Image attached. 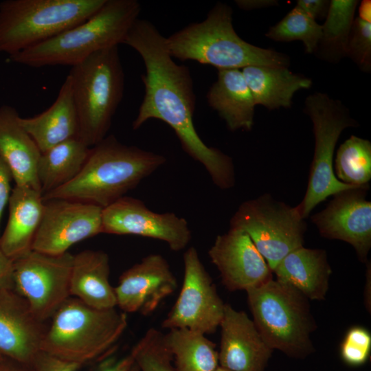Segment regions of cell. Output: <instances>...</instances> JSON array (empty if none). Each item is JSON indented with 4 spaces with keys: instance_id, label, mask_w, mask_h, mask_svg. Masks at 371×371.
I'll return each instance as SVG.
<instances>
[{
    "instance_id": "obj_1",
    "label": "cell",
    "mask_w": 371,
    "mask_h": 371,
    "mask_svg": "<svg viewBox=\"0 0 371 371\" xmlns=\"http://www.w3.org/2000/svg\"><path fill=\"white\" fill-rule=\"evenodd\" d=\"M123 44L137 51L145 66L141 76L145 93L133 129H138L150 119L163 121L172 128L183 150L203 166L216 186L223 190L232 188L235 183L232 158L206 145L194 127L196 95L189 68L175 62L165 37L146 19L135 21Z\"/></svg>"
},
{
    "instance_id": "obj_26",
    "label": "cell",
    "mask_w": 371,
    "mask_h": 371,
    "mask_svg": "<svg viewBox=\"0 0 371 371\" xmlns=\"http://www.w3.org/2000/svg\"><path fill=\"white\" fill-rule=\"evenodd\" d=\"M256 105L269 110L289 108L294 93L311 87V79L294 74L287 67L251 65L241 69Z\"/></svg>"
},
{
    "instance_id": "obj_32",
    "label": "cell",
    "mask_w": 371,
    "mask_h": 371,
    "mask_svg": "<svg viewBox=\"0 0 371 371\" xmlns=\"http://www.w3.org/2000/svg\"><path fill=\"white\" fill-rule=\"evenodd\" d=\"M131 352L139 371H177L164 334L154 328L146 331Z\"/></svg>"
},
{
    "instance_id": "obj_3",
    "label": "cell",
    "mask_w": 371,
    "mask_h": 371,
    "mask_svg": "<svg viewBox=\"0 0 371 371\" xmlns=\"http://www.w3.org/2000/svg\"><path fill=\"white\" fill-rule=\"evenodd\" d=\"M165 44L173 58L194 60L218 70L251 65L288 67L290 63L286 54L242 39L234 29L232 8L223 3H217L203 21L165 37Z\"/></svg>"
},
{
    "instance_id": "obj_14",
    "label": "cell",
    "mask_w": 371,
    "mask_h": 371,
    "mask_svg": "<svg viewBox=\"0 0 371 371\" xmlns=\"http://www.w3.org/2000/svg\"><path fill=\"white\" fill-rule=\"evenodd\" d=\"M102 233L160 240L174 251L184 249L192 238L185 218L172 212L156 213L142 201L126 196L102 209Z\"/></svg>"
},
{
    "instance_id": "obj_9",
    "label": "cell",
    "mask_w": 371,
    "mask_h": 371,
    "mask_svg": "<svg viewBox=\"0 0 371 371\" xmlns=\"http://www.w3.org/2000/svg\"><path fill=\"white\" fill-rule=\"evenodd\" d=\"M305 111L313 123L315 149L306 191L297 205L304 218L329 196L361 187L342 183L334 172L333 157L339 137L346 128L357 126L348 109L326 93L316 92L306 98Z\"/></svg>"
},
{
    "instance_id": "obj_30",
    "label": "cell",
    "mask_w": 371,
    "mask_h": 371,
    "mask_svg": "<svg viewBox=\"0 0 371 371\" xmlns=\"http://www.w3.org/2000/svg\"><path fill=\"white\" fill-rule=\"evenodd\" d=\"M334 172L346 184L366 186L371 179V143L351 135L338 148Z\"/></svg>"
},
{
    "instance_id": "obj_28",
    "label": "cell",
    "mask_w": 371,
    "mask_h": 371,
    "mask_svg": "<svg viewBox=\"0 0 371 371\" xmlns=\"http://www.w3.org/2000/svg\"><path fill=\"white\" fill-rule=\"evenodd\" d=\"M164 334L177 371H214L219 366L215 344L205 335L186 328Z\"/></svg>"
},
{
    "instance_id": "obj_18",
    "label": "cell",
    "mask_w": 371,
    "mask_h": 371,
    "mask_svg": "<svg viewBox=\"0 0 371 371\" xmlns=\"http://www.w3.org/2000/svg\"><path fill=\"white\" fill-rule=\"evenodd\" d=\"M14 289L0 291V355L30 366L47 330Z\"/></svg>"
},
{
    "instance_id": "obj_16",
    "label": "cell",
    "mask_w": 371,
    "mask_h": 371,
    "mask_svg": "<svg viewBox=\"0 0 371 371\" xmlns=\"http://www.w3.org/2000/svg\"><path fill=\"white\" fill-rule=\"evenodd\" d=\"M177 280L166 259L152 254L124 271L114 287L117 306L125 313L148 315L174 293Z\"/></svg>"
},
{
    "instance_id": "obj_40",
    "label": "cell",
    "mask_w": 371,
    "mask_h": 371,
    "mask_svg": "<svg viewBox=\"0 0 371 371\" xmlns=\"http://www.w3.org/2000/svg\"><path fill=\"white\" fill-rule=\"evenodd\" d=\"M235 2L240 9L245 10L267 8L278 3L275 0H236Z\"/></svg>"
},
{
    "instance_id": "obj_41",
    "label": "cell",
    "mask_w": 371,
    "mask_h": 371,
    "mask_svg": "<svg viewBox=\"0 0 371 371\" xmlns=\"http://www.w3.org/2000/svg\"><path fill=\"white\" fill-rule=\"evenodd\" d=\"M10 361L11 363H9L8 359L5 358L0 363V371H32L28 366Z\"/></svg>"
},
{
    "instance_id": "obj_37",
    "label": "cell",
    "mask_w": 371,
    "mask_h": 371,
    "mask_svg": "<svg viewBox=\"0 0 371 371\" xmlns=\"http://www.w3.org/2000/svg\"><path fill=\"white\" fill-rule=\"evenodd\" d=\"M12 179H13L10 169L0 159V226L4 209L8 204L12 192L10 186Z\"/></svg>"
},
{
    "instance_id": "obj_38",
    "label": "cell",
    "mask_w": 371,
    "mask_h": 371,
    "mask_svg": "<svg viewBox=\"0 0 371 371\" xmlns=\"http://www.w3.org/2000/svg\"><path fill=\"white\" fill-rule=\"evenodd\" d=\"M14 289V260L0 248V291Z\"/></svg>"
},
{
    "instance_id": "obj_20",
    "label": "cell",
    "mask_w": 371,
    "mask_h": 371,
    "mask_svg": "<svg viewBox=\"0 0 371 371\" xmlns=\"http://www.w3.org/2000/svg\"><path fill=\"white\" fill-rule=\"evenodd\" d=\"M9 216L0 235V248L15 260L31 251L44 209L41 192L27 186H15L8 201Z\"/></svg>"
},
{
    "instance_id": "obj_8",
    "label": "cell",
    "mask_w": 371,
    "mask_h": 371,
    "mask_svg": "<svg viewBox=\"0 0 371 371\" xmlns=\"http://www.w3.org/2000/svg\"><path fill=\"white\" fill-rule=\"evenodd\" d=\"M106 0H6L0 2V52L38 45L94 14Z\"/></svg>"
},
{
    "instance_id": "obj_7",
    "label": "cell",
    "mask_w": 371,
    "mask_h": 371,
    "mask_svg": "<svg viewBox=\"0 0 371 371\" xmlns=\"http://www.w3.org/2000/svg\"><path fill=\"white\" fill-rule=\"evenodd\" d=\"M246 292L253 322L271 349L295 358L312 352L310 334L314 324L307 298L272 278Z\"/></svg>"
},
{
    "instance_id": "obj_13",
    "label": "cell",
    "mask_w": 371,
    "mask_h": 371,
    "mask_svg": "<svg viewBox=\"0 0 371 371\" xmlns=\"http://www.w3.org/2000/svg\"><path fill=\"white\" fill-rule=\"evenodd\" d=\"M101 207L77 201H44L43 217L32 249L60 255L74 244L102 233Z\"/></svg>"
},
{
    "instance_id": "obj_27",
    "label": "cell",
    "mask_w": 371,
    "mask_h": 371,
    "mask_svg": "<svg viewBox=\"0 0 371 371\" xmlns=\"http://www.w3.org/2000/svg\"><path fill=\"white\" fill-rule=\"evenodd\" d=\"M89 151V147L74 137L41 153L37 177L42 194L74 179L85 165Z\"/></svg>"
},
{
    "instance_id": "obj_2",
    "label": "cell",
    "mask_w": 371,
    "mask_h": 371,
    "mask_svg": "<svg viewBox=\"0 0 371 371\" xmlns=\"http://www.w3.org/2000/svg\"><path fill=\"white\" fill-rule=\"evenodd\" d=\"M166 161L164 155L123 144L113 135L106 136L90 148L85 165L74 179L44 194L43 199H69L104 208Z\"/></svg>"
},
{
    "instance_id": "obj_6",
    "label": "cell",
    "mask_w": 371,
    "mask_h": 371,
    "mask_svg": "<svg viewBox=\"0 0 371 371\" xmlns=\"http://www.w3.org/2000/svg\"><path fill=\"white\" fill-rule=\"evenodd\" d=\"M41 350L85 365L108 351L125 331L127 315L69 297L51 318Z\"/></svg>"
},
{
    "instance_id": "obj_31",
    "label": "cell",
    "mask_w": 371,
    "mask_h": 371,
    "mask_svg": "<svg viewBox=\"0 0 371 371\" xmlns=\"http://www.w3.org/2000/svg\"><path fill=\"white\" fill-rule=\"evenodd\" d=\"M265 35L277 42L301 41L306 52L313 54L321 39L322 25L295 6Z\"/></svg>"
},
{
    "instance_id": "obj_34",
    "label": "cell",
    "mask_w": 371,
    "mask_h": 371,
    "mask_svg": "<svg viewBox=\"0 0 371 371\" xmlns=\"http://www.w3.org/2000/svg\"><path fill=\"white\" fill-rule=\"evenodd\" d=\"M370 348L371 335L369 331L363 327H353L347 332L341 343V357L350 366H361L368 361Z\"/></svg>"
},
{
    "instance_id": "obj_23",
    "label": "cell",
    "mask_w": 371,
    "mask_h": 371,
    "mask_svg": "<svg viewBox=\"0 0 371 371\" xmlns=\"http://www.w3.org/2000/svg\"><path fill=\"white\" fill-rule=\"evenodd\" d=\"M109 274V258L105 252L86 249L74 255L71 296L95 308H115L116 297Z\"/></svg>"
},
{
    "instance_id": "obj_21",
    "label": "cell",
    "mask_w": 371,
    "mask_h": 371,
    "mask_svg": "<svg viewBox=\"0 0 371 371\" xmlns=\"http://www.w3.org/2000/svg\"><path fill=\"white\" fill-rule=\"evenodd\" d=\"M16 110L0 106V159L10 169L15 186H30L41 192L37 177L41 151L20 124Z\"/></svg>"
},
{
    "instance_id": "obj_44",
    "label": "cell",
    "mask_w": 371,
    "mask_h": 371,
    "mask_svg": "<svg viewBox=\"0 0 371 371\" xmlns=\"http://www.w3.org/2000/svg\"><path fill=\"white\" fill-rule=\"evenodd\" d=\"M5 358L0 355V363Z\"/></svg>"
},
{
    "instance_id": "obj_10",
    "label": "cell",
    "mask_w": 371,
    "mask_h": 371,
    "mask_svg": "<svg viewBox=\"0 0 371 371\" xmlns=\"http://www.w3.org/2000/svg\"><path fill=\"white\" fill-rule=\"evenodd\" d=\"M230 227L249 235L273 271L286 255L303 246L306 224L297 206L265 194L243 202L232 217Z\"/></svg>"
},
{
    "instance_id": "obj_4",
    "label": "cell",
    "mask_w": 371,
    "mask_h": 371,
    "mask_svg": "<svg viewBox=\"0 0 371 371\" xmlns=\"http://www.w3.org/2000/svg\"><path fill=\"white\" fill-rule=\"evenodd\" d=\"M140 11L136 0H106L82 23L10 55L9 59L32 67L75 66L97 52L123 43Z\"/></svg>"
},
{
    "instance_id": "obj_24",
    "label": "cell",
    "mask_w": 371,
    "mask_h": 371,
    "mask_svg": "<svg viewBox=\"0 0 371 371\" xmlns=\"http://www.w3.org/2000/svg\"><path fill=\"white\" fill-rule=\"evenodd\" d=\"M206 98L230 131L251 130L256 104L241 69L218 70Z\"/></svg>"
},
{
    "instance_id": "obj_19",
    "label": "cell",
    "mask_w": 371,
    "mask_h": 371,
    "mask_svg": "<svg viewBox=\"0 0 371 371\" xmlns=\"http://www.w3.org/2000/svg\"><path fill=\"white\" fill-rule=\"evenodd\" d=\"M220 326V366L230 371L265 370L273 349L245 312L225 304Z\"/></svg>"
},
{
    "instance_id": "obj_43",
    "label": "cell",
    "mask_w": 371,
    "mask_h": 371,
    "mask_svg": "<svg viewBox=\"0 0 371 371\" xmlns=\"http://www.w3.org/2000/svg\"><path fill=\"white\" fill-rule=\"evenodd\" d=\"M214 371H230L225 368L218 366Z\"/></svg>"
},
{
    "instance_id": "obj_22",
    "label": "cell",
    "mask_w": 371,
    "mask_h": 371,
    "mask_svg": "<svg viewBox=\"0 0 371 371\" xmlns=\"http://www.w3.org/2000/svg\"><path fill=\"white\" fill-rule=\"evenodd\" d=\"M19 121L41 153L78 137V118L69 76H67L56 99L49 108L32 117L20 116Z\"/></svg>"
},
{
    "instance_id": "obj_12",
    "label": "cell",
    "mask_w": 371,
    "mask_h": 371,
    "mask_svg": "<svg viewBox=\"0 0 371 371\" xmlns=\"http://www.w3.org/2000/svg\"><path fill=\"white\" fill-rule=\"evenodd\" d=\"M184 273L179 296L163 321L169 330L186 328L203 335L214 333L223 317L225 304L194 247L183 254Z\"/></svg>"
},
{
    "instance_id": "obj_5",
    "label": "cell",
    "mask_w": 371,
    "mask_h": 371,
    "mask_svg": "<svg viewBox=\"0 0 371 371\" xmlns=\"http://www.w3.org/2000/svg\"><path fill=\"white\" fill-rule=\"evenodd\" d=\"M79 138L91 148L105 137L122 100L124 73L118 46L97 52L71 67Z\"/></svg>"
},
{
    "instance_id": "obj_39",
    "label": "cell",
    "mask_w": 371,
    "mask_h": 371,
    "mask_svg": "<svg viewBox=\"0 0 371 371\" xmlns=\"http://www.w3.org/2000/svg\"><path fill=\"white\" fill-rule=\"evenodd\" d=\"M97 371H139L132 352L120 360L106 365Z\"/></svg>"
},
{
    "instance_id": "obj_17",
    "label": "cell",
    "mask_w": 371,
    "mask_h": 371,
    "mask_svg": "<svg viewBox=\"0 0 371 371\" xmlns=\"http://www.w3.org/2000/svg\"><path fill=\"white\" fill-rule=\"evenodd\" d=\"M208 255L231 291H247L272 278L266 260L242 229L230 227L227 233L218 235Z\"/></svg>"
},
{
    "instance_id": "obj_11",
    "label": "cell",
    "mask_w": 371,
    "mask_h": 371,
    "mask_svg": "<svg viewBox=\"0 0 371 371\" xmlns=\"http://www.w3.org/2000/svg\"><path fill=\"white\" fill-rule=\"evenodd\" d=\"M74 255L32 250L14 260V290L41 321L51 319L69 297Z\"/></svg>"
},
{
    "instance_id": "obj_29",
    "label": "cell",
    "mask_w": 371,
    "mask_h": 371,
    "mask_svg": "<svg viewBox=\"0 0 371 371\" xmlns=\"http://www.w3.org/2000/svg\"><path fill=\"white\" fill-rule=\"evenodd\" d=\"M359 3L357 0H331L322 25V36L315 53L325 60L339 62L346 56V46Z\"/></svg>"
},
{
    "instance_id": "obj_33",
    "label": "cell",
    "mask_w": 371,
    "mask_h": 371,
    "mask_svg": "<svg viewBox=\"0 0 371 371\" xmlns=\"http://www.w3.org/2000/svg\"><path fill=\"white\" fill-rule=\"evenodd\" d=\"M346 56L350 57L363 71L371 69V23L359 17L354 19L349 34Z\"/></svg>"
},
{
    "instance_id": "obj_42",
    "label": "cell",
    "mask_w": 371,
    "mask_h": 371,
    "mask_svg": "<svg viewBox=\"0 0 371 371\" xmlns=\"http://www.w3.org/2000/svg\"><path fill=\"white\" fill-rule=\"evenodd\" d=\"M359 18L366 22L371 23V1L363 0L359 6Z\"/></svg>"
},
{
    "instance_id": "obj_25",
    "label": "cell",
    "mask_w": 371,
    "mask_h": 371,
    "mask_svg": "<svg viewBox=\"0 0 371 371\" xmlns=\"http://www.w3.org/2000/svg\"><path fill=\"white\" fill-rule=\"evenodd\" d=\"M277 280L306 298L323 300L331 273L324 250L300 247L286 255L273 270Z\"/></svg>"
},
{
    "instance_id": "obj_15",
    "label": "cell",
    "mask_w": 371,
    "mask_h": 371,
    "mask_svg": "<svg viewBox=\"0 0 371 371\" xmlns=\"http://www.w3.org/2000/svg\"><path fill=\"white\" fill-rule=\"evenodd\" d=\"M368 189L367 185L334 194L326 208L311 218L322 236L348 243L362 262L371 247V202L366 199Z\"/></svg>"
},
{
    "instance_id": "obj_36",
    "label": "cell",
    "mask_w": 371,
    "mask_h": 371,
    "mask_svg": "<svg viewBox=\"0 0 371 371\" xmlns=\"http://www.w3.org/2000/svg\"><path fill=\"white\" fill-rule=\"evenodd\" d=\"M330 5L327 0H298L296 7L316 21L326 17Z\"/></svg>"
},
{
    "instance_id": "obj_35",
    "label": "cell",
    "mask_w": 371,
    "mask_h": 371,
    "mask_svg": "<svg viewBox=\"0 0 371 371\" xmlns=\"http://www.w3.org/2000/svg\"><path fill=\"white\" fill-rule=\"evenodd\" d=\"M83 366L40 350L29 367L32 371H78Z\"/></svg>"
}]
</instances>
